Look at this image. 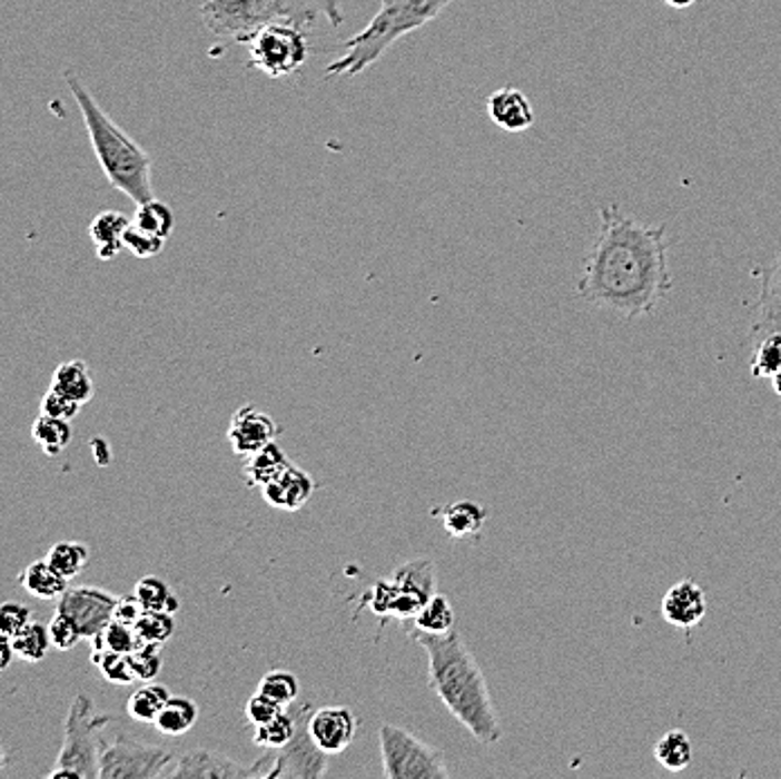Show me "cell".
<instances>
[{
	"label": "cell",
	"mask_w": 781,
	"mask_h": 779,
	"mask_svg": "<svg viewBox=\"0 0 781 779\" xmlns=\"http://www.w3.org/2000/svg\"><path fill=\"white\" fill-rule=\"evenodd\" d=\"M487 117L505 134H524L535 124V108L524 90L498 88L487 97Z\"/></svg>",
	"instance_id": "obj_18"
},
{
	"label": "cell",
	"mask_w": 781,
	"mask_h": 779,
	"mask_svg": "<svg viewBox=\"0 0 781 779\" xmlns=\"http://www.w3.org/2000/svg\"><path fill=\"white\" fill-rule=\"evenodd\" d=\"M770 333H781V245L759 270V297L750 326L754 342Z\"/></svg>",
	"instance_id": "obj_14"
},
{
	"label": "cell",
	"mask_w": 781,
	"mask_h": 779,
	"mask_svg": "<svg viewBox=\"0 0 781 779\" xmlns=\"http://www.w3.org/2000/svg\"><path fill=\"white\" fill-rule=\"evenodd\" d=\"M781 371V333H770L754 342V355L750 373L761 379H770Z\"/></svg>",
	"instance_id": "obj_38"
},
{
	"label": "cell",
	"mask_w": 781,
	"mask_h": 779,
	"mask_svg": "<svg viewBox=\"0 0 781 779\" xmlns=\"http://www.w3.org/2000/svg\"><path fill=\"white\" fill-rule=\"evenodd\" d=\"M145 613L142 602L138 600V595H121L117 598V607H115V620L126 622V624H136L140 620V615Z\"/></svg>",
	"instance_id": "obj_47"
},
{
	"label": "cell",
	"mask_w": 781,
	"mask_h": 779,
	"mask_svg": "<svg viewBox=\"0 0 781 779\" xmlns=\"http://www.w3.org/2000/svg\"><path fill=\"white\" fill-rule=\"evenodd\" d=\"M12 644H14L17 659H21L26 663H41L48 657L50 647H52L50 629L46 624L32 620L26 629H21L12 638Z\"/></svg>",
	"instance_id": "obj_30"
},
{
	"label": "cell",
	"mask_w": 781,
	"mask_h": 779,
	"mask_svg": "<svg viewBox=\"0 0 781 779\" xmlns=\"http://www.w3.org/2000/svg\"><path fill=\"white\" fill-rule=\"evenodd\" d=\"M169 777H198V779H247L254 777L251 766H240L236 759L214 750H191L182 755L169 770Z\"/></svg>",
	"instance_id": "obj_17"
},
{
	"label": "cell",
	"mask_w": 781,
	"mask_h": 779,
	"mask_svg": "<svg viewBox=\"0 0 781 779\" xmlns=\"http://www.w3.org/2000/svg\"><path fill=\"white\" fill-rule=\"evenodd\" d=\"M17 580L28 593L41 600H59L70 589V580L63 578L48 560L28 564Z\"/></svg>",
	"instance_id": "obj_24"
},
{
	"label": "cell",
	"mask_w": 781,
	"mask_h": 779,
	"mask_svg": "<svg viewBox=\"0 0 781 779\" xmlns=\"http://www.w3.org/2000/svg\"><path fill=\"white\" fill-rule=\"evenodd\" d=\"M200 19L214 37L243 46L273 21H293V10L290 0H200Z\"/></svg>",
	"instance_id": "obj_7"
},
{
	"label": "cell",
	"mask_w": 781,
	"mask_h": 779,
	"mask_svg": "<svg viewBox=\"0 0 781 779\" xmlns=\"http://www.w3.org/2000/svg\"><path fill=\"white\" fill-rule=\"evenodd\" d=\"M290 465L293 463H290L288 454L284 452V447L277 441H273L264 450H258L245 458V467H243L245 483L249 487L260 490V487H266L268 483H273L275 479H279Z\"/></svg>",
	"instance_id": "obj_21"
},
{
	"label": "cell",
	"mask_w": 781,
	"mask_h": 779,
	"mask_svg": "<svg viewBox=\"0 0 781 779\" xmlns=\"http://www.w3.org/2000/svg\"><path fill=\"white\" fill-rule=\"evenodd\" d=\"M117 595L99 586H70L59 600L57 611L70 615L86 640L99 635L115 620Z\"/></svg>",
	"instance_id": "obj_12"
},
{
	"label": "cell",
	"mask_w": 781,
	"mask_h": 779,
	"mask_svg": "<svg viewBox=\"0 0 781 779\" xmlns=\"http://www.w3.org/2000/svg\"><path fill=\"white\" fill-rule=\"evenodd\" d=\"M665 3L672 6L674 10H688V8H692L696 3V0H665Z\"/></svg>",
	"instance_id": "obj_49"
},
{
	"label": "cell",
	"mask_w": 781,
	"mask_h": 779,
	"mask_svg": "<svg viewBox=\"0 0 781 779\" xmlns=\"http://www.w3.org/2000/svg\"><path fill=\"white\" fill-rule=\"evenodd\" d=\"M134 225H138L140 229H145L154 236L169 238L174 227H176V216L167 203L151 198V200L138 205L136 216H134Z\"/></svg>",
	"instance_id": "obj_34"
},
{
	"label": "cell",
	"mask_w": 781,
	"mask_h": 779,
	"mask_svg": "<svg viewBox=\"0 0 781 779\" xmlns=\"http://www.w3.org/2000/svg\"><path fill=\"white\" fill-rule=\"evenodd\" d=\"M416 642L427 652L429 686L456 721L483 746L503 739L487 679L469 647L454 629L449 633L416 631Z\"/></svg>",
	"instance_id": "obj_2"
},
{
	"label": "cell",
	"mask_w": 781,
	"mask_h": 779,
	"mask_svg": "<svg viewBox=\"0 0 781 779\" xmlns=\"http://www.w3.org/2000/svg\"><path fill=\"white\" fill-rule=\"evenodd\" d=\"M90 661L99 670L101 679L112 686H130L138 681L134 668H130L128 654L112 652V649H92Z\"/></svg>",
	"instance_id": "obj_33"
},
{
	"label": "cell",
	"mask_w": 781,
	"mask_h": 779,
	"mask_svg": "<svg viewBox=\"0 0 781 779\" xmlns=\"http://www.w3.org/2000/svg\"><path fill=\"white\" fill-rule=\"evenodd\" d=\"M672 286L668 227L642 225L615 203L602 205L577 295L624 319H637L654 313Z\"/></svg>",
	"instance_id": "obj_1"
},
{
	"label": "cell",
	"mask_w": 781,
	"mask_h": 779,
	"mask_svg": "<svg viewBox=\"0 0 781 779\" xmlns=\"http://www.w3.org/2000/svg\"><path fill=\"white\" fill-rule=\"evenodd\" d=\"M136 631L140 633L142 642H154V644H165L171 640L176 631V620L174 613L167 611H147L140 615L136 622Z\"/></svg>",
	"instance_id": "obj_40"
},
{
	"label": "cell",
	"mask_w": 781,
	"mask_h": 779,
	"mask_svg": "<svg viewBox=\"0 0 781 779\" xmlns=\"http://www.w3.org/2000/svg\"><path fill=\"white\" fill-rule=\"evenodd\" d=\"M79 410H81L79 403H75L68 396L55 392V388H50V392L41 401V414H48V416L61 418V421H75Z\"/></svg>",
	"instance_id": "obj_46"
},
{
	"label": "cell",
	"mask_w": 781,
	"mask_h": 779,
	"mask_svg": "<svg viewBox=\"0 0 781 779\" xmlns=\"http://www.w3.org/2000/svg\"><path fill=\"white\" fill-rule=\"evenodd\" d=\"M198 714H200V710H198L196 701H191L187 697H171L167 701V706L160 710L158 719L154 721V728L160 734L180 737L196 726Z\"/></svg>",
	"instance_id": "obj_25"
},
{
	"label": "cell",
	"mask_w": 781,
	"mask_h": 779,
	"mask_svg": "<svg viewBox=\"0 0 781 779\" xmlns=\"http://www.w3.org/2000/svg\"><path fill=\"white\" fill-rule=\"evenodd\" d=\"M34 613L19 602H6L0 607V633L14 638L21 629H26L32 622Z\"/></svg>",
	"instance_id": "obj_45"
},
{
	"label": "cell",
	"mask_w": 781,
	"mask_h": 779,
	"mask_svg": "<svg viewBox=\"0 0 781 779\" xmlns=\"http://www.w3.org/2000/svg\"><path fill=\"white\" fill-rule=\"evenodd\" d=\"M92 708L95 703L88 694H77L72 699L66 717L63 746L57 755L55 768L48 772L50 779H99L103 748L99 734L112 719L95 714Z\"/></svg>",
	"instance_id": "obj_5"
},
{
	"label": "cell",
	"mask_w": 781,
	"mask_h": 779,
	"mask_svg": "<svg viewBox=\"0 0 781 779\" xmlns=\"http://www.w3.org/2000/svg\"><path fill=\"white\" fill-rule=\"evenodd\" d=\"M90 644L92 649H112V652H119V654H134L145 642L136 631V624L112 620L99 635L90 640Z\"/></svg>",
	"instance_id": "obj_36"
},
{
	"label": "cell",
	"mask_w": 781,
	"mask_h": 779,
	"mask_svg": "<svg viewBox=\"0 0 781 779\" xmlns=\"http://www.w3.org/2000/svg\"><path fill=\"white\" fill-rule=\"evenodd\" d=\"M770 384H772V392H774V394L781 398V371H779L777 375H772V377H770Z\"/></svg>",
	"instance_id": "obj_50"
},
{
	"label": "cell",
	"mask_w": 781,
	"mask_h": 779,
	"mask_svg": "<svg viewBox=\"0 0 781 779\" xmlns=\"http://www.w3.org/2000/svg\"><path fill=\"white\" fill-rule=\"evenodd\" d=\"M297 714V732L295 737L277 750H268L264 757H258L254 768V777L266 779H315L328 772V752H324L313 734H310V714L313 706H290Z\"/></svg>",
	"instance_id": "obj_8"
},
{
	"label": "cell",
	"mask_w": 781,
	"mask_h": 779,
	"mask_svg": "<svg viewBox=\"0 0 781 779\" xmlns=\"http://www.w3.org/2000/svg\"><path fill=\"white\" fill-rule=\"evenodd\" d=\"M243 46L247 48V68L264 72L270 79L297 75L310 57L308 28L290 19L264 26Z\"/></svg>",
	"instance_id": "obj_6"
},
{
	"label": "cell",
	"mask_w": 781,
	"mask_h": 779,
	"mask_svg": "<svg viewBox=\"0 0 781 779\" xmlns=\"http://www.w3.org/2000/svg\"><path fill=\"white\" fill-rule=\"evenodd\" d=\"M308 726L315 743L324 752L337 755L353 743L357 732V717L346 706H326V708L313 710Z\"/></svg>",
	"instance_id": "obj_15"
},
{
	"label": "cell",
	"mask_w": 781,
	"mask_h": 779,
	"mask_svg": "<svg viewBox=\"0 0 781 779\" xmlns=\"http://www.w3.org/2000/svg\"><path fill=\"white\" fill-rule=\"evenodd\" d=\"M454 0H384L370 23L346 41L344 52L328 63L326 77H357L377 63L386 50L407 34L432 23Z\"/></svg>",
	"instance_id": "obj_4"
},
{
	"label": "cell",
	"mask_w": 781,
	"mask_h": 779,
	"mask_svg": "<svg viewBox=\"0 0 781 779\" xmlns=\"http://www.w3.org/2000/svg\"><path fill=\"white\" fill-rule=\"evenodd\" d=\"M256 692L270 697L273 701L281 703L284 708H290L299 697V681L288 670H270L264 679H260Z\"/></svg>",
	"instance_id": "obj_39"
},
{
	"label": "cell",
	"mask_w": 781,
	"mask_h": 779,
	"mask_svg": "<svg viewBox=\"0 0 781 779\" xmlns=\"http://www.w3.org/2000/svg\"><path fill=\"white\" fill-rule=\"evenodd\" d=\"M279 436V425L277 421L266 414L264 410H258L256 405H240L229 421L227 438L231 445V452L240 458L251 456L254 452L264 450Z\"/></svg>",
	"instance_id": "obj_13"
},
{
	"label": "cell",
	"mask_w": 781,
	"mask_h": 779,
	"mask_svg": "<svg viewBox=\"0 0 781 779\" xmlns=\"http://www.w3.org/2000/svg\"><path fill=\"white\" fill-rule=\"evenodd\" d=\"M32 441L46 456H59L72 441V425L70 421L39 414L32 425Z\"/></svg>",
	"instance_id": "obj_27"
},
{
	"label": "cell",
	"mask_w": 781,
	"mask_h": 779,
	"mask_svg": "<svg viewBox=\"0 0 781 779\" xmlns=\"http://www.w3.org/2000/svg\"><path fill=\"white\" fill-rule=\"evenodd\" d=\"M654 755H656V761H659L665 770H670V772H681V770H685V768L692 763L694 746H692V739H690L688 732H683V730H670V732H665V734L656 741Z\"/></svg>",
	"instance_id": "obj_28"
},
{
	"label": "cell",
	"mask_w": 781,
	"mask_h": 779,
	"mask_svg": "<svg viewBox=\"0 0 781 779\" xmlns=\"http://www.w3.org/2000/svg\"><path fill=\"white\" fill-rule=\"evenodd\" d=\"M17 659V652H14V644H12V638L3 635V663H0V668L8 670L10 663Z\"/></svg>",
	"instance_id": "obj_48"
},
{
	"label": "cell",
	"mask_w": 781,
	"mask_h": 779,
	"mask_svg": "<svg viewBox=\"0 0 781 779\" xmlns=\"http://www.w3.org/2000/svg\"><path fill=\"white\" fill-rule=\"evenodd\" d=\"M436 593V566L427 558L405 562L390 575V580H377L370 591V609L377 615L396 620H414L423 604Z\"/></svg>",
	"instance_id": "obj_9"
},
{
	"label": "cell",
	"mask_w": 781,
	"mask_h": 779,
	"mask_svg": "<svg viewBox=\"0 0 781 779\" xmlns=\"http://www.w3.org/2000/svg\"><path fill=\"white\" fill-rule=\"evenodd\" d=\"M176 757L158 746L142 743L128 734H117L101 748L99 779H151L169 777Z\"/></svg>",
	"instance_id": "obj_11"
},
{
	"label": "cell",
	"mask_w": 781,
	"mask_h": 779,
	"mask_svg": "<svg viewBox=\"0 0 781 779\" xmlns=\"http://www.w3.org/2000/svg\"><path fill=\"white\" fill-rule=\"evenodd\" d=\"M63 79L81 110L90 145L106 180L136 205L156 198L149 154L97 103L75 70H66Z\"/></svg>",
	"instance_id": "obj_3"
},
{
	"label": "cell",
	"mask_w": 781,
	"mask_h": 779,
	"mask_svg": "<svg viewBox=\"0 0 781 779\" xmlns=\"http://www.w3.org/2000/svg\"><path fill=\"white\" fill-rule=\"evenodd\" d=\"M284 710H286V708H284L281 703L273 701L270 697L260 694V692H256V694L245 703V717H247V721H249L254 728H256V726L270 723V721H273L275 717H279Z\"/></svg>",
	"instance_id": "obj_44"
},
{
	"label": "cell",
	"mask_w": 781,
	"mask_h": 779,
	"mask_svg": "<svg viewBox=\"0 0 781 779\" xmlns=\"http://www.w3.org/2000/svg\"><path fill=\"white\" fill-rule=\"evenodd\" d=\"M295 732H297V714L293 708H286L270 723L254 728V743L266 750H277V748H284L295 737Z\"/></svg>",
	"instance_id": "obj_35"
},
{
	"label": "cell",
	"mask_w": 781,
	"mask_h": 779,
	"mask_svg": "<svg viewBox=\"0 0 781 779\" xmlns=\"http://www.w3.org/2000/svg\"><path fill=\"white\" fill-rule=\"evenodd\" d=\"M134 593L138 595V600L142 602V607L147 611H167V613L176 615L182 607V602L174 593V589L162 578H156V575L140 578Z\"/></svg>",
	"instance_id": "obj_31"
},
{
	"label": "cell",
	"mask_w": 781,
	"mask_h": 779,
	"mask_svg": "<svg viewBox=\"0 0 781 779\" xmlns=\"http://www.w3.org/2000/svg\"><path fill=\"white\" fill-rule=\"evenodd\" d=\"M313 492H315V481L299 465H290L279 479H275L266 487H260L264 501L270 507L284 510V512H297L299 507H304L310 501Z\"/></svg>",
	"instance_id": "obj_19"
},
{
	"label": "cell",
	"mask_w": 781,
	"mask_h": 779,
	"mask_svg": "<svg viewBox=\"0 0 781 779\" xmlns=\"http://www.w3.org/2000/svg\"><path fill=\"white\" fill-rule=\"evenodd\" d=\"M46 560L68 580H75L79 573H83V569L88 566L90 560V551L86 544L81 542H57Z\"/></svg>",
	"instance_id": "obj_37"
},
{
	"label": "cell",
	"mask_w": 781,
	"mask_h": 779,
	"mask_svg": "<svg viewBox=\"0 0 781 779\" xmlns=\"http://www.w3.org/2000/svg\"><path fill=\"white\" fill-rule=\"evenodd\" d=\"M416 631L425 633H449L456 624V613L447 595L434 593L414 618Z\"/></svg>",
	"instance_id": "obj_29"
},
{
	"label": "cell",
	"mask_w": 781,
	"mask_h": 779,
	"mask_svg": "<svg viewBox=\"0 0 781 779\" xmlns=\"http://www.w3.org/2000/svg\"><path fill=\"white\" fill-rule=\"evenodd\" d=\"M438 514L443 519L445 533L454 540H467V538L481 535L485 529V522H487L485 507L478 505L476 501L449 503Z\"/></svg>",
	"instance_id": "obj_22"
},
{
	"label": "cell",
	"mask_w": 781,
	"mask_h": 779,
	"mask_svg": "<svg viewBox=\"0 0 781 779\" xmlns=\"http://www.w3.org/2000/svg\"><path fill=\"white\" fill-rule=\"evenodd\" d=\"M290 10H293V21L304 26V28H313L322 17L333 26H342L344 23V12H342V0H290Z\"/></svg>",
	"instance_id": "obj_32"
},
{
	"label": "cell",
	"mask_w": 781,
	"mask_h": 779,
	"mask_svg": "<svg viewBox=\"0 0 781 779\" xmlns=\"http://www.w3.org/2000/svg\"><path fill=\"white\" fill-rule=\"evenodd\" d=\"M661 613L665 622H670L676 629L690 631L699 627L708 613V598L705 589L694 582V580H681L676 582L661 602Z\"/></svg>",
	"instance_id": "obj_16"
},
{
	"label": "cell",
	"mask_w": 781,
	"mask_h": 779,
	"mask_svg": "<svg viewBox=\"0 0 781 779\" xmlns=\"http://www.w3.org/2000/svg\"><path fill=\"white\" fill-rule=\"evenodd\" d=\"M130 668H134L138 681L147 683L154 681L160 672H162V644H154V642H145L142 647H138L134 654H128Z\"/></svg>",
	"instance_id": "obj_41"
},
{
	"label": "cell",
	"mask_w": 781,
	"mask_h": 779,
	"mask_svg": "<svg viewBox=\"0 0 781 779\" xmlns=\"http://www.w3.org/2000/svg\"><path fill=\"white\" fill-rule=\"evenodd\" d=\"M50 388H55V392L68 396L70 401L83 407L95 396V382H92L90 366L83 359H70L59 364L52 373Z\"/></svg>",
	"instance_id": "obj_23"
},
{
	"label": "cell",
	"mask_w": 781,
	"mask_h": 779,
	"mask_svg": "<svg viewBox=\"0 0 781 779\" xmlns=\"http://www.w3.org/2000/svg\"><path fill=\"white\" fill-rule=\"evenodd\" d=\"M134 223V218H128L121 211H101L97 214L90 225H88V236L95 243L97 256L101 262H112V258L126 247L123 236L126 229Z\"/></svg>",
	"instance_id": "obj_20"
},
{
	"label": "cell",
	"mask_w": 781,
	"mask_h": 779,
	"mask_svg": "<svg viewBox=\"0 0 781 779\" xmlns=\"http://www.w3.org/2000/svg\"><path fill=\"white\" fill-rule=\"evenodd\" d=\"M48 629H50L52 647H57L59 652H70V649H75L83 640V633L75 624V620L61 611H55V615L48 622Z\"/></svg>",
	"instance_id": "obj_42"
},
{
	"label": "cell",
	"mask_w": 781,
	"mask_h": 779,
	"mask_svg": "<svg viewBox=\"0 0 781 779\" xmlns=\"http://www.w3.org/2000/svg\"><path fill=\"white\" fill-rule=\"evenodd\" d=\"M384 777L388 779H447L449 768L445 757L432 743H425L414 732L382 723L377 730Z\"/></svg>",
	"instance_id": "obj_10"
},
{
	"label": "cell",
	"mask_w": 781,
	"mask_h": 779,
	"mask_svg": "<svg viewBox=\"0 0 781 779\" xmlns=\"http://www.w3.org/2000/svg\"><path fill=\"white\" fill-rule=\"evenodd\" d=\"M165 243H167V238L154 236L134 223H130V227L126 229V236H123L126 249L134 252L138 258H154V256L162 254Z\"/></svg>",
	"instance_id": "obj_43"
},
{
	"label": "cell",
	"mask_w": 781,
	"mask_h": 779,
	"mask_svg": "<svg viewBox=\"0 0 781 779\" xmlns=\"http://www.w3.org/2000/svg\"><path fill=\"white\" fill-rule=\"evenodd\" d=\"M171 699V692L167 686L147 681L140 690H136L134 694L128 697L126 701V712L134 721L140 723H151L158 719L160 710L167 706V701Z\"/></svg>",
	"instance_id": "obj_26"
}]
</instances>
